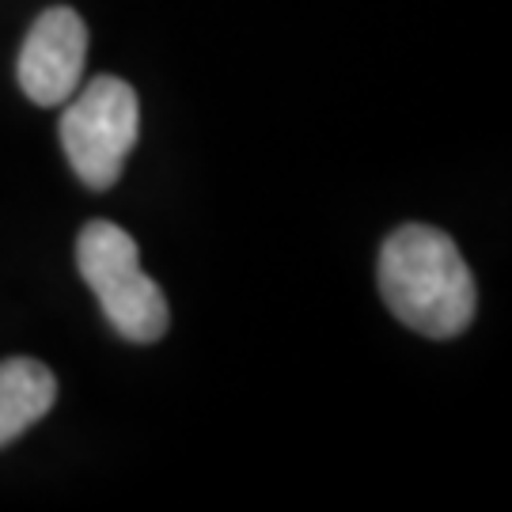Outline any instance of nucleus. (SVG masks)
Wrapping results in <instances>:
<instances>
[{
	"instance_id": "obj_2",
	"label": "nucleus",
	"mask_w": 512,
	"mask_h": 512,
	"mask_svg": "<svg viewBox=\"0 0 512 512\" xmlns=\"http://www.w3.org/2000/svg\"><path fill=\"white\" fill-rule=\"evenodd\" d=\"M76 266L103 304L110 327L126 342L152 346L167 334L171 311L164 289L141 270V251L129 232L110 220H92L76 239Z\"/></svg>"
},
{
	"instance_id": "obj_4",
	"label": "nucleus",
	"mask_w": 512,
	"mask_h": 512,
	"mask_svg": "<svg viewBox=\"0 0 512 512\" xmlns=\"http://www.w3.org/2000/svg\"><path fill=\"white\" fill-rule=\"evenodd\" d=\"M84 57H88L84 19L65 4L46 8L23 38L16 69L19 88L38 107H57V103L73 99V88L84 73Z\"/></svg>"
},
{
	"instance_id": "obj_3",
	"label": "nucleus",
	"mask_w": 512,
	"mask_h": 512,
	"mask_svg": "<svg viewBox=\"0 0 512 512\" xmlns=\"http://www.w3.org/2000/svg\"><path fill=\"white\" fill-rule=\"evenodd\" d=\"M137 129V92L118 76H95L61 114V145L80 183L92 190H110L118 183L126 156L137 145Z\"/></svg>"
},
{
	"instance_id": "obj_1",
	"label": "nucleus",
	"mask_w": 512,
	"mask_h": 512,
	"mask_svg": "<svg viewBox=\"0 0 512 512\" xmlns=\"http://www.w3.org/2000/svg\"><path fill=\"white\" fill-rule=\"evenodd\" d=\"M380 293L391 315L425 338H456L475 319V277L448 232L403 224L380 251Z\"/></svg>"
},
{
	"instance_id": "obj_5",
	"label": "nucleus",
	"mask_w": 512,
	"mask_h": 512,
	"mask_svg": "<svg viewBox=\"0 0 512 512\" xmlns=\"http://www.w3.org/2000/svg\"><path fill=\"white\" fill-rule=\"evenodd\" d=\"M57 399L54 372L35 357H8L0 361V448L23 437L38 418L50 414Z\"/></svg>"
}]
</instances>
